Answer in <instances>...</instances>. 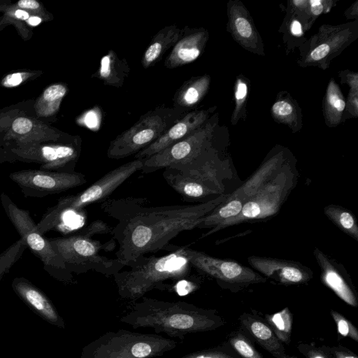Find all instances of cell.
I'll list each match as a JSON object with an SVG mask.
<instances>
[{"mask_svg": "<svg viewBox=\"0 0 358 358\" xmlns=\"http://www.w3.org/2000/svg\"><path fill=\"white\" fill-rule=\"evenodd\" d=\"M229 194L191 205L147 206V198L107 199L101 210L117 220L110 234L118 248L115 257L129 266L139 257L166 250L180 233L199 228L204 217Z\"/></svg>", "mask_w": 358, "mask_h": 358, "instance_id": "1", "label": "cell"}, {"mask_svg": "<svg viewBox=\"0 0 358 358\" xmlns=\"http://www.w3.org/2000/svg\"><path fill=\"white\" fill-rule=\"evenodd\" d=\"M134 301L120 321L134 329L150 328L155 334L183 340L189 334L211 331L224 325L214 310L185 301H164L142 296Z\"/></svg>", "mask_w": 358, "mask_h": 358, "instance_id": "2", "label": "cell"}, {"mask_svg": "<svg viewBox=\"0 0 358 358\" xmlns=\"http://www.w3.org/2000/svg\"><path fill=\"white\" fill-rule=\"evenodd\" d=\"M184 250L185 246L170 244L169 254L141 256L127 266L129 269L115 273L114 281L120 296L136 301L154 289H166L165 282L187 278L191 264Z\"/></svg>", "mask_w": 358, "mask_h": 358, "instance_id": "3", "label": "cell"}, {"mask_svg": "<svg viewBox=\"0 0 358 358\" xmlns=\"http://www.w3.org/2000/svg\"><path fill=\"white\" fill-rule=\"evenodd\" d=\"M162 176L185 200L194 201L225 194V181L231 171L229 160L220 159L212 145L187 164L164 169Z\"/></svg>", "mask_w": 358, "mask_h": 358, "instance_id": "4", "label": "cell"}, {"mask_svg": "<svg viewBox=\"0 0 358 358\" xmlns=\"http://www.w3.org/2000/svg\"><path fill=\"white\" fill-rule=\"evenodd\" d=\"M178 343L159 334L126 329L110 331L85 345L80 358H156L173 350Z\"/></svg>", "mask_w": 358, "mask_h": 358, "instance_id": "5", "label": "cell"}, {"mask_svg": "<svg viewBox=\"0 0 358 358\" xmlns=\"http://www.w3.org/2000/svg\"><path fill=\"white\" fill-rule=\"evenodd\" d=\"M296 171L287 162L243 205L240 213L203 234L205 238L220 230L244 222L266 220L280 211L296 183Z\"/></svg>", "mask_w": 358, "mask_h": 358, "instance_id": "6", "label": "cell"}, {"mask_svg": "<svg viewBox=\"0 0 358 358\" xmlns=\"http://www.w3.org/2000/svg\"><path fill=\"white\" fill-rule=\"evenodd\" d=\"M184 114L173 106H164L148 111L132 127L110 142L107 157L120 159L136 155L157 140Z\"/></svg>", "mask_w": 358, "mask_h": 358, "instance_id": "7", "label": "cell"}, {"mask_svg": "<svg viewBox=\"0 0 358 358\" xmlns=\"http://www.w3.org/2000/svg\"><path fill=\"white\" fill-rule=\"evenodd\" d=\"M48 239L70 273L80 274L94 271L108 277L124 267L117 259L101 253L105 249L100 241L81 233Z\"/></svg>", "mask_w": 358, "mask_h": 358, "instance_id": "8", "label": "cell"}, {"mask_svg": "<svg viewBox=\"0 0 358 358\" xmlns=\"http://www.w3.org/2000/svg\"><path fill=\"white\" fill-rule=\"evenodd\" d=\"M278 148L271 150L257 171L204 217L199 228L211 229L240 213L245 203L287 162L285 148Z\"/></svg>", "mask_w": 358, "mask_h": 358, "instance_id": "9", "label": "cell"}, {"mask_svg": "<svg viewBox=\"0 0 358 358\" xmlns=\"http://www.w3.org/2000/svg\"><path fill=\"white\" fill-rule=\"evenodd\" d=\"M1 202L11 223L27 247L43 263L44 268L59 280L71 282L72 275L48 238L41 234L29 212L18 208L4 193Z\"/></svg>", "mask_w": 358, "mask_h": 358, "instance_id": "10", "label": "cell"}, {"mask_svg": "<svg viewBox=\"0 0 358 358\" xmlns=\"http://www.w3.org/2000/svg\"><path fill=\"white\" fill-rule=\"evenodd\" d=\"M357 35V21L338 26L322 25L317 33L301 45L298 63L302 67L313 66L325 69Z\"/></svg>", "mask_w": 358, "mask_h": 358, "instance_id": "11", "label": "cell"}, {"mask_svg": "<svg viewBox=\"0 0 358 358\" xmlns=\"http://www.w3.org/2000/svg\"><path fill=\"white\" fill-rule=\"evenodd\" d=\"M217 121V113H215L189 136L143 159L141 171L150 173L159 169L173 168L189 162L213 145V138Z\"/></svg>", "mask_w": 358, "mask_h": 358, "instance_id": "12", "label": "cell"}, {"mask_svg": "<svg viewBox=\"0 0 358 358\" xmlns=\"http://www.w3.org/2000/svg\"><path fill=\"white\" fill-rule=\"evenodd\" d=\"M184 250L192 266L215 278L224 287L236 291L250 285L265 282L267 280L258 272L236 261L214 257L186 246Z\"/></svg>", "mask_w": 358, "mask_h": 358, "instance_id": "13", "label": "cell"}, {"mask_svg": "<svg viewBox=\"0 0 358 358\" xmlns=\"http://www.w3.org/2000/svg\"><path fill=\"white\" fill-rule=\"evenodd\" d=\"M143 159H134L108 171L82 192L60 198L56 208L76 213L85 207L106 199L124 182L141 170Z\"/></svg>", "mask_w": 358, "mask_h": 358, "instance_id": "14", "label": "cell"}, {"mask_svg": "<svg viewBox=\"0 0 358 358\" xmlns=\"http://www.w3.org/2000/svg\"><path fill=\"white\" fill-rule=\"evenodd\" d=\"M9 178L21 189L26 196L43 197L86 183L84 174L77 172L22 170L12 173Z\"/></svg>", "mask_w": 358, "mask_h": 358, "instance_id": "15", "label": "cell"}, {"mask_svg": "<svg viewBox=\"0 0 358 358\" xmlns=\"http://www.w3.org/2000/svg\"><path fill=\"white\" fill-rule=\"evenodd\" d=\"M248 262L266 279L285 285L304 284L313 277L310 268L292 260L252 255L248 257Z\"/></svg>", "mask_w": 358, "mask_h": 358, "instance_id": "16", "label": "cell"}, {"mask_svg": "<svg viewBox=\"0 0 358 358\" xmlns=\"http://www.w3.org/2000/svg\"><path fill=\"white\" fill-rule=\"evenodd\" d=\"M215 108L195 109L182 115L157 140L134 155V159H145L189 136L206 122Z\"/></svg>", "mask_w": 358, "mask_h": 358, "instance_id": "17", "label": "cell"}, {"mask_svg": "<svg viewBox=\"0 0 358 358\" xmlns=\"http://www.w3.org/2000/svg\"><path fill=\"white\" fill-rule=\"evenodd\" d=\"M227 15V30L234 39L246 50L264 55L262 39L244 5L239 1H229Z\"/></svg>", "mask_w": 358, "mask_h": 358, "instance_id": "18", "label": "cell"}, {"mask_svg": "<svg viewBox=\"0 0 358 358\" xmlns=\"http://www.w3.org/2000/svg\"><path fill=\"white\" fill-rule=\"evenodd\" d=\"M313 255L320 269L322 282L347 304L357 307V292L345 268L319 248L314 250Z\"/></svg>", "mask_w": 358, "mask_h": 358, "instance_id": "19", "label": "cell"}, {"mask_svg": "<svg viewBox=\"0 0 358 358\" xmlns=\"http://www.w3.org/2000/svg\"><path fill=\"white\" fill-rule=\"evenodd\" d=\"M208 38V31L203 27L183 28L182 36L165 59V67L175 69L194 62L204 51Z\"/></svg>", "mask_w": 358, "mask_h": 358, "instance_id": "20", "label": "cell"}, {"mask_svg": "<svg viewBox=\"0 0 358 358\" xmlns=\"http://www.w3.org/2000/svg\"><path fill=\"white\" fill-rule=\"evenodd\" d=\"M12 287L17 296L36 314L52 324L64 327L63 319L47 296L24 278H15Z\"/></svg>", "mask_w": 358, "mask_h": 358, "instance_id": "21", "label": "cell"}, {"mask_svg": "<svg viewBox=\"0 0 358 358\" xmlns=\"http://www.w3.org/2000/svg\"><path fill=\"white\" fill-rule=\"evenodd\" d=\"M242 329L262 348L275 358H283L285 350L282 342L277 338L268 324L256 315L244 313L240 318Z\"/></svg>", "mask_w": 358, "mask_h": 358, "instance_id": "22", "label": "cell"}, {"mask_svg": "<svg viewBox=\"0 0 358 358\" xmlns=\"http://www.w3.org/2000/svg\"><path fill=\"white\" fill-rule=\"evenodd\" d=\"M208 74L194 76L183 83L173 96V107L184 113L195 110L206 95L210 83Z\"/></svg>", "mask_w": 358, "mask_h": 358, "instance_id": "23", "label": "cell"}, {"mask_svg": "<svg viewBox=\"0 0 358 358\" xmlns=\"http://www.w3.org/2000/svg\"><path fill=\"white\" fill-rule=\"evenodd\" d=\"M183 28L175 24L161 29L152 38L141 59L143 68L155 66L163 57L165 52L171 49L182 36Z\"/></svg>", "mask_w": 358, "mask_h": 358, "instance_id": "24", "label": "cell"}, {"mask_svg": "<svg viewBox=\"0 0 358 358\" xmlns=\"http://www.w3.org/2000/svg\"><path fill=\"white\" fill-rule=\"evenodd\" d=\"M130 72L129 66L124 58L110 50L100 61L98 70L92 76L101 80L105 85L122 87Z\"/></svg>", "mask_w": 358, "mask_h": 358, "instance_id": "25", "label": "cell"}, {"mask_svg": "<svg viewBox=\"0 0 358 358\" xmlns=\"http://www.w3.org/2000/svg\"><path fill=\"white\" fill-rule=\"evenodd\" d=\"M280 92L272 105L271 115L278 122L287 124L293 132L298 131L302 127L301 110L297 102L286 92Z\"/></svg>", "mask_w": 358, "mask_h": 358, "instance_id": "26", "label": "cell"}, {"mask_svg": "<svg viewBox=\"0 0 358 358\" xmlns=\"http://www.w3.org/2000/svg\"><path fill=\"white\" fill-rule=\"evenodd\" d=\"M346 103L334 79L329 81L323 100V113L326 124L334 127L341 122Z\"/></svg>", "mask_w": 358, "mask_h": 358, "instance_id": "27", "label": "cell"}, {"mask_svg": "<svg viewBox=\"0 0 358 358\" xmlns=\"http://www.w3.org/2000/svg\"><path fill=\"white\" fill-rule=\"evenodd\" d=\"M326 217L343 232L358 241V224L355 215L348 209L336 204L324 208Z\"/></svg>", "mask_w": 358, "mask_h": 358, "instance_id": "28", "label": "cell"}, {"mask_svg": "<svg viewBox=\"0 0 358 358\" xmlns=\"http://www.w3.org/2000/svg\"><path fill=\"white\" fill-rule=\"evenodd\" d=\"M265 320L277 338L289 344L291 341L292 316L288 308L272 315H266Z\"/></svg>", "mask_w": 358, "mask_h": 358, "instance_id": "29", "label": "cell"}, {"mask_svg": "<svg viewBox=\"0 0 358 358\" xmlns=\"http://www.w3.org/2000/svg\"><path fill=\"white\" fill-rule=\"evenodd\" d=\"M250 82L243 75H239L234 85V101L235 108L231 119L233 125L237 124L238 121L246 118V106L249 92Z\"/></svg>", "mask_w": 358, "mask_h": 358, "instance_id": "30", "label": "cell"}, {"mask_svg": "<svg viewBox=\"0 0 358 358\" xmlns=\"http://www.w3.org/2000/svg\"><path fill=\"white\" fill-rule=\"evenodd\" d=\"M228 343L241 358H264L243 332L237 331L231 334Z\"/></svg>", "mask_w": 358, "mask_h": 358, "instance_id": "31", "label": "cell"}, {"mask_svg": "<svg viewBox=\"0 0 358 358\" xmlns=\"http://www.w3.org/2000/svg\"><path fill=\"white\" fill-rule=\"evenodd\" d=\"M27 248L25 241L20 238L0 255V280L20 258Z\"/></svg>", "mask_w": 358, "mask_h": 358, "instance_id": "32", "label": "cell"}, {"mask_svg": "<svg viewBox=\"0 0 358 358\" xmlns=\"http://www.w3.org/2000/svg\"><path fill=\"white\" fill-rule=\"evenodd\" d=\"M180 358H241L229 345L219 346L187 353Z\"/></svg>", "mask_w": 358, "mask_h": 358, "instance_id": "33", "label": "cell"}, {"mask_svg": "<svg viewBox=\"0 0 358 358\" xmlns=\"http://www.w3.org/2000/svg\"><path fill=\"white\" fill-rule=\"evenodd\" d=\"M287 14L290 15L289 17L286 16V20L281 27L285 31L284 38L290 39L291 38V39L296 40L303 38V27L299 18L291 10L287 11Z\"/></svg>", "mask_w": 358, "mask_h": 358, "instance_id": "34", "label": "cell"}, {"mask_svg": "<svg viewBox=\"0 0 358 358\" xmlns=\"http://www.w3.org/2000/svg\"><path fill=\"white\" fill-rule=\"evenodd\" d=\"M331 316L336 324L338 334L343 337H349L355 341H358V331L357 328L344 316L336 311H331Z\"/></svg>", "mask_w": 358, "mask_h": 358, "instance_id": "35", "label": "cell"}, {"mask_svg": "<svg viewBox=\"0 0 358 358\" xmlns=\"http://www.w3.org/2000/svg\"><path fill=\"white\" fill-rule=\"evenodd\" d=\"M299 350L306 358H334L328 352L327 347H316L307 344H300Z\"/></svg>", "mask_w": 358, "mask_h": 358, "instance_id": "36", "label": "cell"}, {"mask_svg": "<svg viewBox=\"0 0 358 358\" xmlns=\"http://www.w3.org/2000/svg\"><path fill=\"white\" fill-rule=\"evenodd\" d=\"M113 227L102 220H95L81 230L80 233L92 237L95 234L111 233Z\"/></svg>", "mask_w": 358, "mask_h": 358, "instance_id": "37", "label": "cell"}, {"mask_svg": "<svg viewBox=\"0 0 358 358\" xmlns=\"http://www.w3.org/2000/svg\"><path fill=\"white\" fill-rule=\"evenodd\" d=\"M309 3V12L313 22L322 13L325 11L328 12L331 8L332 1H323V0H310Z\"/></svg>", "mask_w": 358, "mask_h": 358, "instance_id": "38", "label": "cell"}, {"mask_svg": "<svg viewBox=\"0 0 358 358\" xmlns=\"http://www.w3.org/2000/svg\"><path fill=\"white\" fill-rule=\"evenodd\" d=\"M66 91V87L62 84L52 85L44 91L43 98L48 102L59 101L64 96Z\"/></svg>", "mask_w": 358, "mask_h": 358, "instance_id": "39", "label": "cell"}, {"mask_svg": "<svg viewBox=\"0 0 358 358\" xmlns=\"http://www.w3.org/2000/svg\"><path fill=\"white\" fill-rule=\"evenodd\" d=\"M31 121L26 117L15 119L12 124V129L15 133L24 134L28 133L32 128Z\"/></svg>", "mask_w": 358, "mask_h": 358, "instance_id": "40", "label": "cell"}, {"mask_svg": "<svg viewBox=\"0 0 358 358\" xmlns=\"http://www.w3.org/2000/svg\"><path fill=\"white\" fill-rule=\"evenodd\" d=\"M327 349L334 358H358L353 352L343 346L327 347Z\"/></svg>", "mask_w": 358, "mask_h": 358, "instance_id": "41", "label": "cell"}, {"mask_svg": "<svg viewBox=\"0 0 358 358\" xmlns=\"http://www.w3.org/2000/svg\"><path fill=\"white\" fill-rule=\"evenodd\" d=\"M357 91L350 90L348 99V104L345 107L346 110L350 113L354 117L357 116Z\"/></svg>", "mask_w": 358, "mask_h": 358, "instance_id": "42", "label": "cell"}, {"mask_svg": "<svg viewBox=\"0 0 358 358\" xmlns=\"http://www.w3.org/2000/svg\"><path fill=\"white\" fill-rule=\"evenodd\" d=\"M342 78L348 83L350 87V90L357 91L358 90V76L357 73L355 72H349L345 71V72L341 73Z\"/></svg>", "mask_w": 358, "mask_h": 358, "instance_id": "43", "label": "cell"}, {"mask_svg": "<svg viewBox=\"0 0 358 358\" xmlns=\"http://www.w3.org/2000/svg\"><path fill=\"white\" fill-rule=\"evenodd\" d=\"M23 80V74L21 73H14L5 78L3 85L7 87H15L19 85Z\"/></svg>", "mask_w": 358, "mask_h": 358, "instance_id": "44", "label": "cell"}, {"mask_svg": "<svg viewBox=\"0 0 358 358\" xmlns=\"http://www.w3.org/2000/svg\"><path fill=\"white\" fill-rule=\"evenodd\" d=\"M18 6L22 8L37 9L40 4L35 0H20L17 2Z\"/></svg>", "mask_w": 358, "mask_h": 358, "instance_id": "45", "label": "cell"}, {"mask_svg": "<svg viewBox=\"0 0 358 358\" xmlns=\"http://www.w3.org/2000/svg\"><path fill=\"white\" fill-rule=\"evenodd\" d=\"M15 15L17 18L21 20H28L29 17V13L22 10H17L15 12Z\"/></svg>", "mask_w": 358, "mask_h": 358, "instance_id": "46", "label": "cell"}, {"mask_svg": "<svg viewBox=\"0 0 358 358\" xmlns=\"http://www.w3.org/2000/svg\"><path fill=\"white\" fill-rule=\"evenodd\" d=\"M41 22V19L37 16H31L28 19V23L31 26H36Z\"/></svg>", "mask_w": 358, "mask_h": 358, "instance_id": "47", "label": "cell"}, {"mask_svg": "<svg viewBox=\"0 0 358 358\" xmlns=\"http://www.w3.org/2000/svg\"><path fill=\"white\" fill-rule=\"evenodd\" d=\"M283 358H296V357L286 355Z\"/></svg>", "mask_w": 358, "mask_h": 358, "instance_id": "48", "label": "cell"}]
</instances>
